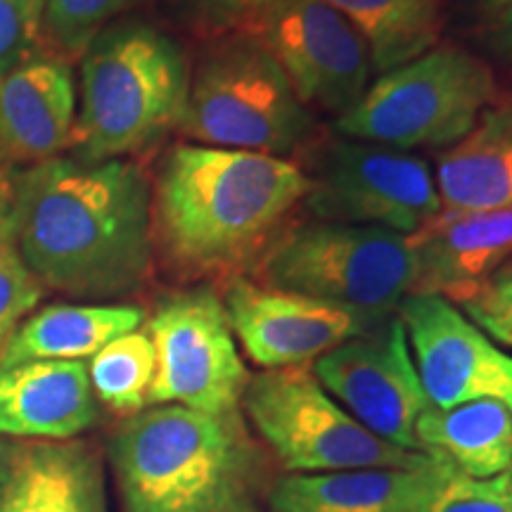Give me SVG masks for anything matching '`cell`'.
<instances>
[{"label":"cell","instance_id":"5","mask_svg":"<svg viewBox=\"0 0 512 512\" xmlns=\"http://www.w3.org/2000/svg\"><path fill=\"white\" fill-rule=\"evenodd\" d=\"M316 119L254 34L216 38L190 79L178 131L197 145L287 157L309 143Z\"/></svg>","mask_w":512,"mask_h":512},{"label":"cell","instance_id":"19","mask_svg":"<svg viewBox=\"0 0 512 512\" xmlns=\"http://www.w3.org/2000/svg\"><path fill=\"white\" fill-rule=\"evenodd\" d=\"M83 361H31L0 370V432L10 439L69 441L98 422Z\"/></svg>","mask_w":512,"mask_h":512},{"label":"cell","instance_id":"3","mask_svg":"<svg viewBox=\"0 0 512 512\" xmlns=\"http://www.w3.org/2000/svg\"><path fill=\"white\" fill-rule=\"evenodd\" d=\"M107 458L121 512H264L278 479L242 411L143 408L119 422Z\"/></svg>","mask_w":512,"mask_h":512},{"label":"cell","instance_id":"7","mask_svg":"<svg viewBox=\"0 0 512 512\" xmlns=\"http://www.w3.org/2000/svg\"><path fill=\"white\" fill-rule=\"evenodd\" d=\"M494 100L489 64L463 48L441 46L382 74L335 126L344 138L403 152L446 150L475 128Z\"/></svg>","mask_w":512,"mask_h":512},{"label":"cell","instance_id":"10","mask_svg":"<svg viewBox=\"0 0 512 512\" xmlns=\"http://www.w3.org/2000/svg\"><path fill=\"white\" fill-rule=\"evenodd\" d=\"M157 373L147 406H185L226 415L242 411L249 370L228 313L211 287L174 292L147 320Z\"/></svg>","mask_w":512,"mask_h":512},{"label":"cell","instance_id":"12","mask_svg":"<svg viewBox=\"0 0 512 512\" xmlns=\"http://www.w3.org/2000/svg\"><path fill=\"white\" fill-rule=\"evenodd\" d=\"M278 60L306 107L339 119L368 91L373 60L358 29L325 0H278L249 31Z\"/></svg>","mask_w":512,"mask_h":512},{"label":"cell","instance_id":"1","mask_svg":"<svg viewBox=\"0 0 512 512\" xmlns=\"http://www.w3.org/2000/svg\"><path fill=\"white\" fill-rule=\"evenodd\" d=\"M15 247L48 290L114 299L152 273V190L126 159L55 157L15 174Z\"/></svg>","mask_w":512,"mask_h":512},{"label":"cell","instance_id":"22","mask_svg":"<svg viewBox=\"0 0 512 512\" xmlns=\"http://www.w3.org/2000/svg\"><path fill=\"white\" fill-rule=\"evenodd\" d=\"M415 439L422 453L465 477L491 479L512 472V413L498 401L430 406L420 415Z\"/></svg>","mask_w":512,"mask_h":512},{"label":"cell","instance_id":"32","mask_svg":"<svg viewBox=\"0 0 512 512\" xmlns=\"http://www.w3.org/2000/svg\"><path fill=\"white\" fill-rule=\"evenodd\" d=\"M15 174L8 169H0V254L15 245Z\"/></svg>","mask_w":512,"mask_h":512},{"label":"cell","instance_id":"14","mask_svg":"<svg viewBox=\"0 0 512 512\" xmlns=\"http://www.w3.org/2000/svg\"><path fill=\"white\" fill-rule=\"evenodd\" d=\"M233 335L259 368L280 370L313 363L382 320L297 292L230 278L221 297Z\"/></svg>","mask_w":512,"mask_h":512},{"label":"cell","instance_id":"17","mask_svg":"<svg viewBox=\"0 0 512 512\" xmlns=\"http://www.w3.org/2000/svg\"><path fill=\"white\" fill-rule=\"evenodd\" d=\"M432 460L425 467H358L318 475L278 477L268 491V512H427L456 475Z\"/></svg>","mask_w":512,"mask_h":512},{"label":"cell","instance_id":"20","mask_svg":"<svg viewBox=\"0 0 512 512\" xmlns=\"http://www.w3.org/2000/svg\"><path fill=\"white\" fill-rule=\"evenodd\" d=\"M434 185L444 211L512 207V102L489 107L463 140L441 152Z\"/></svg>","mask_w":512,"mask_h":512},{"label":"cell","instance_id":"11","mask_svg":"<svg viewBox=\"0 0 512 512\" xmlns=\"http://www.w3.org/2000/svg\"><path fill=\"white\" fill-rule=\"evenodd\" d=\"M311 370L325 392L375 437L420 451L415 427L432 403L399 313L316 358Z\"/></svg>","mask_w":512,"mask_h":512},{"label":"cell","instance_id":"30","mask_svg":"<svg viewBox=\"0 0 512 512\" xmlns=\"http://www.w3.org/2000/svg\"><path fill=\"white\" fill-rule=\"evenodd\" d=\"M43 0H0V74L31 55Z\"/></svg>","mask_w":512,"mask_h":512},{"label":"cell","instance_id":"24","mask_svg":"<svg viewBox=\"0 0 512 512\" xmlns=\"http://www.w3.org/2000/svg\"><path fill=\"white\" fill-rule=\"evenodd\" d=\"M155 373L157 354L147 330H133L112 339L91 358L88 366L95 399L124 415L147 408Z\"/></svg>","mask_w":512,"mask_h":512},{"label":"cell","instance_id":"29","mask_svg":"<svg viewBox=\"0 0 512 512\" xmlns=\"http://www.w3.org/2000/svg\"><path fill=\"white\" fill-rule=\"evenodd\" d=\"M427 512H512V472L491 479L456 472Z\"/></svg>","mask_w":512,"mask_h":512},{"label":"cell","instance_id":"9","mask_svg":"<svg viewBox=\"0 0 512 512\" xmlns=\"http://www.w3.org/2000/svg\"><path fill=\"white\" fill-rule=\"evenodd\" d=\"M304 204L318 221L411 235L441 214L425 159L356 138L328 140L311 155Z\"/></svg>","mask_w":512,"mask_h":512},{"label":"cell","instance_id":"26","mask_svg":"<svg viewBox=\"0 0 512 512\" xmlns=\"http://www.w3.org/2000/svg\"><path fill=\"white\" fill-rule=\"evenodd\" d=\"M278 0H174L181 17L204 36L247 34Z\"/></svg>","mask_w":512,"mask_h":512},{"label":"cell","instance_id":"2","mask_svg":"<svg viewBox=\"0 0 512 512\" xmlns=\"http://www.w3.org/2000/svg\"><path fill=\"white\" fill-rule=\"evenodd\" d=\"M306 192L304 169L290 159L178 145L157 176L152 238L185 280L238 278L264 256Z\"/></svg>","mask_w":512,"mask_h":512},{"label":"cell","instance_id":"15","mask_svg":"<svg viewBox=\"0 0 512 512\" xmlns=\"http://www.w3.org/2000/svg\"><path fill=\"white\" fill-rule=\"evenodd\" d=\"M76 88L67 60L29 55L0 74V169L36 166L72 145Z\"/></svg>","mask_w":512,"mask_h":512},{"label":"cell","instance_id":"23","mask_svg":"<svg viewBox=\"0 0 512 512\" xmlns=\"http://www.w3.org/2000/svg\"><path fill=\"white\" fill-rule=\"evenodd\" d=\"M342 12L370 48L373 69L392 72L437 48L444 0H325Z\"/></svg>","mask_w":512,"mask_h":512},{"label":"cell","instance_id":"13","mask_svg":"<svg viewBox=\"0 0 512 512\" xmlns=\"http://www.w3.org/2000/svg\"><path fill=\"white\" fill-rule=\"evenodd\" d=\"M396 313L434 408L498 401L512 413V356L451 299L441 294H408Z\"/></svg>","mask_w":512,"mask_h":512},{"label":"cell","instance_id":"25","mask_svg":"<svg viewBox=\"0 0 512 512\" xmlns=\"http://www.w3.org/2000/svg\"><path fill=\"white\" fill-rule=\"evenodd\" d=\"M133 3L136 0H43L38 38H43L50 55L69 62L86 53L107 22Z\"/></svg>","mask_w":512,"mask_h":512},{"label":"cell","instance_id":"28","mask_svg":"<svg viewBox=\"0 0 512 512\" xmlns=\"http://www.w3.org/2000/svg\"><path fill=\"white\" fill-rule=\"evenodd\" d=\"M456 304L479 330L505 347H512V264L503 266Z\"/></svg>","mask_w":512,"mask_h":512},{"label":"cell","instance_id":"27","mask_svg":"<svg viewBox=\"0 0 512 512\" xmlns=\"http://www.w3.org/2000/svg\"><path fill=\"white\" fill-rule=\"evenodd\" d=\"M46 294L12 245L0 254V354L24 318L36 309Z\"/></svg>","mask_w":512,"mask_h":512},{"label":"cell","instance_id":"16","mask_svg":"<svg viewBox=\"0 0 512 512\" xmlns=\"http://www.w3.org/2000/svg\"><path fill=\"white\" fill-rule=\"evenodd\" d=\"M0 512H107L98 451L74 439H3Z\"/></svg>","mask_w":512,"mask_h":512},{"label":"cell","instance_id":"31","mask_svg":"<svg viewBox=\"0 0 512 512\" xmlns=\"http://www.w3.org/2000/svg\"><path fill=\"white\" fill-rule=\"evenodd\" d=\"M465 10L486 46L512 64V0H465Z\"/></svg>","mask_w":512,"mask_h":512},{"label":"cell","instance_id":"21","mask_svg":"<svg viewBox=\"0 0 512 512\" xmlns=\"http://www.w3.org/2000/svg\"><path fill=\"white\" fill-rule=\"evenodd\" d=\"M145 311L131 304H53L24 318L0 354V370L31 361H83L126 332Z\"/></svg>","mask_w":512,"mask_h":512},{"label":"cell","instance_id":"4","mask_svg":"<svg viewBox=\"0 0 512 512\" xmlns=\"http://www.w3.org/2000/svg\"><path fill=\"white\" fill-rule=\"evenodd\" d=\"M76 159L105 162L138 155L181 124L190 91L178 43L145 22L100 31L81 55Z\"/></svg>","mask_w":512,"mask_h":512},{"label":"cell","instance_id":"8","mask_svg":"<svg viewBox=\"0 0 512 512\" xmlns=\"http://www.w3.org/2000/svg\"><path fill=\"white\" fill-rule=\"evenodd\" d=\"M242 411L275 463L290 475L425 467L434 460L375 437L325 392L309 366L264 370L249 377Z\"/></svg>","mask_w":512,"mask_h":512},{"label":"cell","instance_id":"6","mask_svg":"<svg viewBox=\"0 0 512 512\" xmlns=\"http://www.w3.org/2000/svg\"><path fill=\"white\" fill-rule=\"evenodd\" d=\"M415 252L408 235L347 223L283 230L261 256V285L351 309L373 320L396 316L413 294Z\"/></svg>","mask_w":512,"mask_h":512},{"label":"cell","instance_id":"18","mask_svg":"<svg viewBox=\"0 0 512 512\" xmlns=\"http://www.w3.org/2000/svg\"><path fill=\"white\" fill-rule=\"evenodd\" d=\"M413 294H441L453 304L512 264V207L444 211L411 235Z\"/></svg>","mask_w":512,"mask_h":512}]
</instances>
